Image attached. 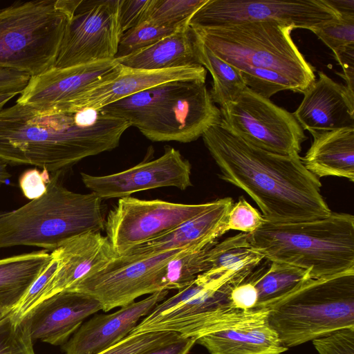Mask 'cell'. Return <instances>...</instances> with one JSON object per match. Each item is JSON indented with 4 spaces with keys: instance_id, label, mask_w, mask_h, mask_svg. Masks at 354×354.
<instances>
[{
    "instance_id": "50",
    "label": "cell",
    "mask_w": 354,
    "mask_h": 354,
    "mask_svg": "<svg viewBox=\"0 0 354 354\" xmlns=\"http://www.w3.org/2000/svg\"><path fill=\"white\" fill-rule=\"evenodd\" d=\"M13 309L0 308V322L8 316Z\"/></svg>"
},
{
    "instance_id": "33",
    "label": "cell",
    "mask_w": 354,
    "mask_h": 354,
    "mask_svg": "<svg viewBox=\"0 0 354 354\" xmlns=\"http://www.w3.org/2000/svg\"><path fill=\"white\" fill-rule=\"evenodd\" d=\"M180 27L159 26L146 20L121 35L115 59L127 57L150 46Z\"/></svg>"
},
{
    "instance_id": "14",
    "label": "cell",
    "mask_w": 354,
    "mask_h": 354,
    "mask_svg": "<svg viewBox=\"0 0 354 354\" xmlns=\"http://www.w3.org/2000/svg\"><path fill=\"white\" fill-rule=\"evenodd\" d=\"M205 82L194 81L138 129L154 142H190L221 120Z\"/></svg>"
},
{
    "instance_id": "22",
    "label": "cell",
    "mask_w": 354,
    "mask_h": 354,
    "mask_svg": "<svg viewBox=\"0 0 354 354\" xmlns=\"http://www.w3.org/2000/svg\"><path fill=\"white\" fill-rule=\"evenodd\" d=\"M233 203L230 197L214 201L205 211L160 236L130 249L122 256L147 257L215 243L228 232L227 218Z\"/></svg>"
},
{
    "instance_id": "35",
    "label": "cell",
    "mask_w": 354,
    "mask_h": 354,
    "mask_svg": "<svg viewBox=\"0 0 354 354\" xmlns=\"http://www.w3.org/2000/svg\"><path fill=\"white\" fill-rule=\"evenodd\" d=\"M11 314L0 322V354H35L26 320L16 322Z\"/></svg>"
},
{
    "instance_id": "17",
    "label": "cell",
    "mask_w": 354,
    "mask_h": 354,
    "mask_svg": "<svg viewBox=\"0 0 354 354\" xmlns=\"http://www.w3.org/2000/svg\"><path fill=\"white\" fill-rule=\"evenodd\" d=\"M207 71L202 66L164 70L120 68L106 80L89 86L60 109L100 110L102 107L141 91L173 81L205 82Z\"/></svg>"
},
{
    "instance_id": "27",
    "label": "cell",
    "mask_w": 354,
    "mask_h": 354,
    "mask_svg": "<svg viewBox=\"0 0 354 354\" xmlns=\"http://www.w3.org/2000/svg\"><path fill=\"white\" fill-rule=\"evenodd\" d=\"M193 82H166L109 104L100 110L107 115L124 119L131 126L138 128Z\"/></svg>"
},
{
    "instance_id": "28",
    "label": "cell",
    "mask_w": 354,
    "mask_h": 354,
    "mask_svg": "<svg viewBox=\"0 0 354 354\" xmlns=\"http://www.w3.org/2000/svg\"><path fill=\"white\" fill-rule=\"evenodd\" d=\"M207 259V272L216 277L248 278L265 257L252 245L248 234L240 232L217 241L209 250Z\"/></svg>"
},
{
    "instance_id": "26",
    "label": "cell",
    "mask_w": 354,
    "mask_h": 354,
    "mask_svg": "<svg viewBox=\"0 0 354 354\" xmlns=\"http://www.w3.org/2000/svg\"><path fill=\"white\" fill-rule=\"evenodd\" d=\"M50 259L44 250L0 259V308L14 309Z\"/></svg>"
},
{
    "instance_id": "39",
    "label": "cell",
    "mask_w": 354,
    "mask_h": 354,
    "mask_svg": "<svg viewBox=\"0 0 354 354\" xmlns=\"http://www.w3.org/2000/svg\"><path fill=\"white\" fill-rule=\"evenodd\" d=\"M265 221L262 214L241 196L229 211L227 229L248 234L257 230Z\"/></svg>"
},
{
    "instance_id": "4",
    "label": "cell",
    "mask_w": 354,
    "mask_h": 354,
    "mask_svg": "<svg viewBox=\"0 0 354 354\" xmlns=\"http://www.w3.org/2000/svg\"><path fill=\"white\" fill-rule=\"evenodd\" d=\"M265 259L308 270L320 279L354 270V216L331 212L324 218L295 223L266 220L248 233Z\"/></svg>"
},
{
    "instance_id": "9",
    "label": "cell",
    "mask_w": 354,
    "mask_h": 354,
    "mask_svg": "<svg viewBox=\"0 0 354 354\" xmlns=\"http://www.w3.org/2000/svg\"><path fill=\"white\" fill-rule=\"evenodd\" d=\"M220 111L222 121L234 133L272 153L299 154L307 139L292 113L248 87Z\"/></svg>"
},
{
    "instance_id": "15",
    "label": "cell",
    "mask_w": 354,
    "mask_h": 354,
    "mask_svg": "<svg viewBox=\"0 0 354 354\" xmlns=\"http://www.w3.org/2000/svg\"><path fill=\"white\" fill-rule=\"evenodd\" d=\"M192 166L179 151L167 147L159 158L140 162L120 172L93 176L81 172L88 189L102 199L124 198L133 193L165 187L182 191L192 186Z\"/></svg>"
},
{
    "instance_id": "13",
    "label": "cell",
    "mask_w": 354,
    "mask_h": 354,
    "mask_svg": "<svg viewBox=\"0 0 354 354\" xmlns=\"http://www.w3.org/2000/svg\"><path fill=\"white\" fill-rule=\"evenodd\" d=\"M119 1H82L68 21L54 67L115 59L121 37Z\"/></svg>"
},
{
    "instance_id": "45",
    "label": "cell",
    "mask_w": 354,
    "mask_h": 354,
    "mask_svg": "<svg viewBox=\"0 0 354 354\" xmlns=\"http://www.w3.org/2000/svg\"><path fill=\"white\" fill-rule=\"evenodd\" d=\"M196 342L195 338L181 336L176 339L150 348L139 354H187Z\"/></svg>"
},
{
    "instance_id": "49",
    "label": "cell",
    "mask_w": 354,
    "mask_h": 354,
    "mask_svg": "<svg viewBox=\"0 0 354 354\" xmlns=\"http://www.w3.org/2000/svg\"><path fill=\"white\" fill-rule=\"evenodd\" d=\"M15 95H17L15 93L0 94V111H1L6 104H7Z\"/></svg>"
},
{
    "instance_id": "40",
    "label": "cell",
    "mask_w": 354,
    "mask_h": 354,
    "mask_svg": "<svg viewBox=\"0 0 354 354\" xmlns=\"http://www.w3.org/2000/svg\"><path fill=\"white\" fill-rule=\"evenodd\" d=\"M313 344L319 354H354V327L315 339Z\"/></svg>"
},
{
    "instance_id": "25",
    "label": "cell",
    "mask_w": 354,
    "mask_h": 354,
    "mask_svg": "<svg viewBox=\"0 0 354 354\" xmlns=\"http://www.w3.org/2000/svg\"><path fill=\"white\" fill-rule=\"evenodd\" d=\"M122 66L145 70H164L201 66L194 37L185 25L155 44L127 57L115 59Z\"/></svg>"
},
{
    "instance_id": "48",
    "label": "cell",
    "mask_w": 354,
    "mask_h": 354,
    "mask_svg": "<svg viewBox=\"0 0 354 354\" xmlns=\"http://www.w3.org/2000/svg\"><path fill=\"white\" fill-rule=\"evenodd\" d=\"M10 176L11 174L8 171V163L0 158V185L4 184Z\"/></svg>"
},
{
    "instance_id": "21",
    "label": "cell",
    "mask_w": 354,
    "mask_h": 354,
    "mask_svg": "<svg viewBox=\"0 0 354 354\" xmlns=\"http://www.w3.org/2000/svg\"><path fill=\"white\" fill-rule=\"evenodd\" d=\"M54 250L57 254L59 265L37 305L57 292L68 290L118 257L108 238L100 232L75 236Z\"/></svg>"
},
{
    "instance_id": "30",
    "label": "cell",
    "mask_w": 354,
    "mask_h": 354,
    "mask_svg": "<svg viewBox=\"0 0 354 354\" xmlns=\"http://www.w3.org/2000/svg\"><path fill=\"white\" fill-rule=\"evenodd\" d=\"M192 33L198 63L209 71L213 78L211 98L222 108L234 101L247 86L237 68L217 57Z\"/></svg>"
},
{
    "instance_id": "36",
    "label": "cell",
    "mask_w": 354,
    "mask_h": 354,
    "mask_svg": "<svg viewBox=\"0 0 354 354\" xmlns=\"http://www.w3.org/2000/svg\"><path fill=\"white\" fill-rule=\"evenodd\" d=\"M312 32L332 50L334 55L354 48V17H340L317 26Z\"/></svg>"
},
{
    "instance_id": "6",
    "label": "cell",
    "mask_w": 354,
    "mask_h": 354,
    "mask_svg": "<svg viewBox=\"0 0 354 354\" xmlns=\"http://www.w3.org/2000/svg\"><path fill=\"white\" fill-rule=\"evenodd\" d=\"M82 1H17L0 9V68L34 77L53 68Z\"/></svg>"
},
{
    "instance_id": "34",
    "label": "cell",
    "mask_w": 354,
    "mask_h": 354,
    "mask_svg": "<svg viewBox=\"0 0 354 354\" xmlns=\"http://www.w3.org/2000/svg\"><path fill=\"white\" fill-rule=\"evenodd\" d=\"M238 69L246 86L263 97L270 99L275 93L285 90L299 93L290 80L276 71L252 66H241Z\"/></svg>"
},
{
    "instance_id": "31",
    "label": "cell",
    "mask_w": 354,
    "mask_h": 354,
    "mask_svg": "<svg viewBox=\"0 0 354 354\" xmlns=\"http://www.w3.org/2000/svg\"><path fill=\"white\" fill-rule=\"evenodd\" d=\"M215 243L189 248L172 257L162 270V290L182 289L197 276L207 271L209 269L208 252Z\"/></svg>"
},
{
    "instance_id": "10",
    "label": "cell",
    "mask_w": 354,
    "mask_h": 354,
    "mask_svg": "<svg viewBox=\"0 0 354 354\" xmlns=\"http://www.w3.org/2000/svg\"><path fill=\"white\" fill-rule=\"evenodd\" d=\"M183 250L147 257H116L68 290L91 296L104 312L127 306L140 296L163 290L162 268Z\"/></svg>"
},
{
    "instance_id": "38",
    "label": "cell",
    "mask_w": 354,
    "mask_h": 354,
    "mask_svg": "<svg viewBox=\"0 0 354 354\" xmlns=\"http://www.w3.org/2000/svg\"><path fill=\"white\" fill-rule=\"evenodd\" d=\"M50 254V262L30 286L17 306L12 310L11 315L16 322L22 321L37 305L44 288L56 272L59 265V258L55 250L52 251Z\"/></svg>"
},
{
    "instance_id": "47",
    "label": "cell",
    "mask_w": 354,
    "mask_h": 354,
    "mask_svg": "<svg viewBox=\"0 0 354 354\" xmlns=\"http://www.w3.org/2000/svg\"><path fill=\"white\" fill-rule=\"evenodd\" d=\"M340 17H354V0H324Z\"/></svg>"
},
{
    "instance_id": "41",
    "label": "cell",
    "mask_w": 354,
    "mask_h": 354,
    "mask_svg": "<svg viewBox=\"0 0 354 354\" xmlns=\"http://www.w3.org/2000/svg\"><path fill=\"white\" fill-rule=\"evenodd\" d=\"M153 0H120L118 23L121 35L146 21Z\"/></svg>"
},
{
    "instance_id": "37",
    "label": "cell",
    "mask_w": 354,
    "mask_h": 354,
    "mask_svg": "<svg viewBox=\"0 0 354 354\" xmlns=\"http://www.w3.org/2000/svg\"><path fill=\"white\" fill-rule=\"evenodd\" d=\"M179 334L169 331H153L128 335L122 340L96 354H139L162 343L176 339Z\"/></svg>"
},
{
    "instance_id": "18",
    "label": "cell",
    "mask_w": 354,
    "mask_h": 354,
    "mask_svg": "<svg viewBox=\"0 0 354 354\" xmlns=\"http://www.w3.org/2000/svg\"><path fill=\"white\" fill-rule=\"evenodd\" d=\"M102 310L91 296L75 290H63L43 300L25 317L32 340L63 345L84 320Z\"/></svg>"
},
{
    "instance_id": "23",
    "label": "cell",
    "mask_w": 354,
    "mask_h": 354,
    "mask_svg": "<svg viewBox=\"0 0 354 354\" xmlns=\"http://www.w3.org/2000/svg\"><path fill=\"white\" fill-rule=\"evenodd\" d=\"M313 140L301 161L318 178H344L354 181V127L312 131Z\"/></svg>"
},
{
    "instance_id": "11",
    "label": "cell",
    "mask_w": 354,
    "mask_h": 354,
    "mask_svg": "<svg viewBox=\"0 0 354 354\" xmlns=\"http://www.w3.org/2000/svg\"><path fill=\"white\" fill-rule=\"evenodd\" d=\"M340 16L324 0H207L189 25L215 28L246 21H274L312 31Z\"/></svg>"
},
{
    "instance_id": "32",
    "label": "cell",
    "mask_w": 354,
    "mask_h": 354,
    "mask_svg": "<svg viewBox=\"0 0 354 354\" xmlns=\"http://www.w3.org/2000/svg\"><path fill=\"white\" fill-rule=\"evenodd\" d=\"M207 0H153L147 20L157 25L178 28L189 25L193 15Z\"/></svg>"
},
{
    "instance_id": "24",
    "label": "cell",
    "mask_w": 354,
    "mask_h": 354,
    "mask_svg": "<svg viewBox=\"0 0 354 354\" xmlns=\"http://www.w3.org/2000/svg\"><path fill=\"white\" fill-rule=\"evenodd\" d=\"M210 354H281L287 350L267 318L220 330L196 339Z\"/></svg>"
},
{
    "instance_id": "42",
    "label": "cell",
    "mask_w": 354,
    "mask_h": 354,
    "mask_svg": "<svg viewBox=\"0 0 354 354\" xmlns=\"http://www.w3.org/2000/svg\"><path fill=\"white\" fill-rule=\"evenodd\" d=\"M49 171L37 169L26 170L19 178V187L24 195L34 200L41 197L46 191L47 184L50 180Z\"/></svg>"
},
{
    "instance_id": "1",
    "label": "cell",
    "mask_w": 354,
    "mask_h": 354,
    "mask_svg": "<svg viewBox=\"0 0 354 354\" xmlns=\"http://www.w3.org/2000/svg\"><path fill=\"white\" fill-rule=\"evenodd\" d=\"M202 138L219 168V178L243 190L266 221L301 222L332 212L321 194L319 178L305 167L299 154L281 155L254 146L222 120Z\"/></svg>"
},
{
    "instance_id": "2",
    "label": "cell",
    "mask_w": 354,
    "mask_h": 354,
    "mask_svg": "<svg viewBox=\"0 0 354 354\" xmlns=\"http://www.w3.org/2000/svg\"><path fill=\"white\" fill-rule=\"evenodd\" d=\"M130 127L100 109L41 111L16 102L0 111V158L62 172L114 149Z\"/></svg>"
},
{
    "instance_id": "19",
    "label": "cell",
    "mask_w": 354,
    "mask_h": 354,
    "mask_svg": "<svg viewBox=\"0 0 354 354\" xmlns=\"http://www.w3.org/2000/svg\"><path fill=\"white\" fill-rule=\"evenodd\" d=\"M169 290H160L147 298L120 307L108 315H98L83 323L62 345L65 354H96L127 337L152 309L167 297Z\"/></svg>"
},
{
    "instance_id": "8",
    "label": "cell",
    "mask_w": 354,
    "mask_h": 354,
    "mask_svg": "<svg viewBox=\"0 0 354 354\" xmlns=\"http://www.w3.org/2000/svg\"><path fill=\"white\" fill-rule=\"evenodd\" d=\"M267 322L288 348L354 327V270L308 280L268 308Z\"/></svg>"
},
{
    "instance_id": "46",
    "label": "cell",
    "mask_w": 354,
    "mask_h": 354,
    "mask_svg": "<svg viewBox=\"0 0 354 354\" xmlns=\"http://www.w3.org/2000/svg\"><path fill=\"white\" fill-rule=\"evenodd\" d=\"M343 69V78L349 92L354 94V48H348L334 55Z\"/></svg>"
},
{
    "instance_id": "12",
    "label": "cell",
    "mask_w": 354,
    "mask_h": 354,
    "mask_svg": "<svg viewBox=\"0 0 354 354\" xmlns=\"http://www.w3.org/2000/svg\"><path fill=\"white\" fill-rule=\"evenodd\" d=\"M212 203L184 204L131 196L121 198L105 218L106 236L120 257L198 215Z\"/></svg>"
},
{
    "instance_id": "5",
    "label": "cell",
    "mask_w": 354,
    "mask_h": 354,
    "mask_svg": "<svg viewBox=\"0 0 354 354\" xmlns=\"http://www.w3.org/2000/svg\"><path fill=\"white\" fill-rule=\"evenodd\" d=\"M241 279L216 277L207 271L158 304L129 335L174 332L197 339L207 333L267 318L268 308L244 312L234 308L230 295Z\"/></svg>"
},
{
    "instance_id": "7",
    "label": "cell",
    "mask_w": 354,
    "mask_h": 354,
    "mask_svg": "<svg viewBox=\"0 0 354 354\" xmlns=\"http://www.w3.org/2000/svg\"><path fill=\"white\" fill-rule=\"evenodd\" d=\"M190 28L214 54L237 68L252 66L276 71L302 93L316 80L315 68L291 37L294 28L290 26L266 21Z\"/></svg>"
},
{
    "instance_id": "3",
    "label": "cell",
    "mask_w": 354,
    "mask_h": 354,
    "mask_svg": "<svg viewBox=\"0 0 354 354\" xmlns=\"http://www.w3.org/2000/svg\"><path fill=\"white\" fill-rule=\"evenodd\" d=\"M60 174L50 178L41 197L15 210L0 212V249L28 245L52 252L75 236L104 230L102 199L92 192L68 190Z\"/></svg>"
},
{
    "instance_id": "16",
    "label": "cell",
    "mask_w": 354,
    "mask_h": 354,
    "mask_svg": "<svg viewBox=\"0 0 354 354\" xmlns=\"http://www.w3.org/2000/svg\"><path fill=\"white\" fill-rule=\"evenodd\" d=\"M120 66L113 59L64 68L53 67L30 77L16 102L41 111L60 109L89 86L108 78Z\"/></svg>"
},
{
    "instance_id": "43",
    "label": "cell",
    "mask_w": 354,
    "mask_h": 354,
    "mask_svg": "<svg viewBox=\"0 0 354 354\" xmlns=\"http://www.w3.org/2000/svg\"><path fill=\"white\" fill-rule=\"evenodd\" d=\"M232 306L239 310L248 312L256 309L258 295L254 284L247 279L235 286L230 295Z\"/></svg>"
},
{
    "instance_id": "20",
    "label": "cell",
    "mask_w": 354,
    "mask_h": 354,
    "mask_svg": "<svg viewBox=\"0 0 354 354\" xmlns=\"http://www.w3.org/2000/svg\"><path fill=\"white\" fill-rule=\"evenodd\" d=\"M303 93L294 117L309 132L354 127V94L322 71Z\"/></svg>"
},
{
    "instance_id": "29",
    "label": "cell",
    "mask_w": 354,
    "mask_h": 354,
    "mask_svg": "<svg viewBox=\"0 0 354 354\" xmlns=\"http://www.w3.org/2000/svg\"><path fill=\"white\" fill-rule=\"evenodd\" d=\"M310 279L308 270L265 259L247 280L254 284L257 291L255 308L265 309Z\"/></svg>"
},
{
    "instance_id": "44",
    "label": "cell",
    "mask_w": 354,
    "mask_h": 354,
    "mask_svg": "<svg viewBox=\"0 0 354 354\" xmlns=\"http://www.w3.org/2000/svg\"><path fill=\"white\" fill-rule=\"evenodd\" d=\"M30 77L18 71L0 68V94H21Z\"/></svg>"
}]
</instances>
